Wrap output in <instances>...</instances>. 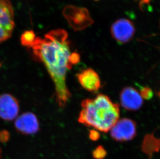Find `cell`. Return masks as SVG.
I'll return each instance as SVG.
<instances>
[{
	"label": "cell",
	"mask_w": 160,
	"mask_h": 159,
	"mask_svg": "<svg viewBox=\"0 0 160 159\" xmlns=\"http://www.w3.org/2000/svg\"><path fill=\"white\" fill-rule=\"evenodd\" d=\"M66 31L57 29L48 32L43 38L36 37L28 47L33 59L46 68L54 83L56 101L61 108L71 97L66 83L67 70L72 67L69 62L72 52Z\"/></svg>",
	"instance_id": "cell-1"
},
{
	"label": "cell",
	"mask_w": 160,
	"mask_h": 159,
	"mask_svg": "<svg viewBox=\"0 0 160 159\" xmlns=\"http://www.w3.org/2000/svg\"><path fill=\"white\" fill-rule=\"evenodd\" d=\"M81 106L79 123L101 132H108L119 118V105L104 94H98L93 99H85Z\"/></svg>",
	"instance_id": "cell-2"
},
{
	"label": "cell",
	"mask_w": 160,
	"mask_h": 159,
	"mask_svg": "<svg viewBox=\"0 0 160 159\" xmlns=\"http://www.w3.org/2000/svg\"><path fill=\"white\" fill-rule=\"evenodd\" d=\"M62 14L70 26L75 31L85 30L94 23L89 11L85 8L68 5L64 8Z\"/></svg>",
	"instance_id": "cell-3"
},
{
	"label": "cell",
	"mask_w": 160,
	"mask_h": 159,
	"mask_svg": "<svg viewBox=\"0 0 160 159\" xmlns=\"http://www.w3.org/2000/svg\"><path fill=\"white\" fill-rule=\"evenodd\" d=\"M15 27V17L9 0H0V44L11 37Z\"/></svg>",
	"instance_id": "cell-4"
},
{
	"label": "cell",
	"mask_w": 160,
	"mask_h": 159,
	"mask_svg": "<svg viewBox=\"0 0 160 159\" xmlns=\"http://www.w3.org/2000/svg\"><path fill=\"white\" fill-rule=\"evenodd\" d=\"M136 123L131 119H121L111 129L110 136L117 142H125L133 140L136 137Z\"/></svg>",
	"instance_id": "cell-5"
},
{
	"label": "cell",
	"mask_w": 160,
	"mask_h": 159,
	"mask_svg": "<svg viewBox=\"0 0 160 159\" xmlns=\"http://www.w3.org/2000/svg\"><path fill=\"white\" fill-rule=\"evenodd\" d=\"M113 39L119 44H125L133 39L135 33V26L130 20L121 18L115 21L111 26Z\"/></svg>",
	"instance_id": "cell-6"
},
{
	"label": "cell",
	"mask_w": 160,
	"mask_h": 159,
	"mask_svg": "<svg viewBox=\"0 0 160 159\" xmlns=\"http://www.w3.org/2000/svg\"><path fill=\"white\" fill-rule=\"evenodd\" d=\"M17 99L9 94L0 96V118L6 121H12L17 117L19 112Z\"/></svg>",
	"instance_id": "cell-7"
},
{
	"label": "cell",
	"mask_w": 160,
	"mask_h": 159,
	"mask_svg": "<svg viewBox=\"0 0 160 159\" xmlns=\"http://www.w3.org/2000/svg\"><path fill=\"white\" fill-rule=\"evenodd\" d=\"M120 100L122 107L128 111H136L143 105V100L140 94L134 87L127 86L121 90Z\"/></svg>",
	"instance_id": "cell-8"
},
{
	"label": "cell",
	"mask_w": 160,
	"mask_h": 159,
	"mask_svg": "<svg viewBox=\"0 0 160 159\" xmlns=\"http://www.w3.org/2000/svg\"><path fill=\"white\" fill-rule=\"evenodd\" d=\"M15 127L21 134L32 135L39 131V121L37 116L33 113H24L16 119Z\"/></svg>",
	"instance_id": "cell-9"
},
{
	"label": "cell",
	"mask_w": 160,
	"mask_h": 159,
	"mask_svg": "<svg viewBox=\"0 0 160 159\" xmlns=\"http://www.w3.org/2000/svg\"><path fill=\"white\" fill-rule=\"evenodd\" d=\"M76 75L82 87L88 92L96 93L101 87L100 77L92 68L85 69Z\"/></svg>",
	"instance_id": "cell-10"
},
{
	"label": "cell",
	"mask_w": 160,
	"mask_h": 159,
	"mask_svg": "<svg viewBox=\"0 0 160 159\" xmlns=\"http://www.w3.org/2000/svg\"><path fill=\"white\" fill-rule=\"evenodd\" d=\"M142 150L151 159L153 153L160 151V138H156L153 134H147L143 138Z\"/></svg>",
	"instance_id": "cell-11"
},
{
	"label": "cell",
	"mask_w": 160,
	"mask_h": 159,
	"mask_svg": "<svg viewBox=\"0 0 160 159\" xmlns=\"http://www.w3.org/2000/svg\"><path fill=\"white\" fill-rule=\"evenodd\" d=\"M36 37L33 31H26L21 35L20 38L21 44L24 47H29L33 43Z\"/></svg>",
	"instance_id": "cell-12"
},
{
	"label": "cell",
	"mask_w": 160,
	"mask_h": 159,
	"mask_svg": "<svg viewBox=\"0 0 160 159\" xmlns=\"http://www.w3.org/2000/svg\"><path fill=\"white\" fill-rule=\"evenodd\" d=\"M106 149L103 146L98 145L92 152V157L94 159H104L107 156Z\"/></svg>",
	"instance_id": "cell-13"
},
{
	"label": "cell",
	"mask_w": 160,
	"mask_h": 159,
	"mask_svg": "<svg viewBox=\"0 0 160 159\" xmlns=\"http://www.w3.org/2000/svg\"><path fill=\"white\" fill-rule=\"evenodd\" d=\"M140 95L145 100H150L153 97V93L152 89L148 86H140Z\"/></svg>",
	"instance_id": "cell-14"
},
{
	"label": "cell",
	"mask_w": 160,
	"mask_h": 159,
	"mask_svg": "<svg viewBox=\"0 0 160 159\" xmlns=\"http://www.w3.org/2000/svg\"><path fill=\"white\" fill-rule=\"evenodd\" d=\"M10 138V133L8 131L3 130L0 131V143H7Z\"/></svg>",
	"instance_id": "cell-15"
},
{
	"label": "cell",
	"mask_w": 160,
	"mask_h": 159,
	"mask_svg": "<svg viewBox=\"0 0 160 159\" xmlns=\"http://www.w3.org/2000/svg\"><path fill=\"white\" fill-rule=\"evenodd\" d=\"M80 55L76 52H74L72 53V54L70 55L69 62L72 66L73 65L78 63L80 61Z\"/></svg>",
	"instance_id": "cell-16"
},
{
	"label": "cell",
	"mask_w": 160,
	"mask_h": 159,
	"mask_svg": "<svg viewBox=\"0 0 160 159\" xmlns=\"http://www.w3.org/2000/svg\"><path fill=\"white\" fill-rule=\"evenodd\" d=\"M89 138L92 141H97L100 138V134L95 130H91L89 131Z\"/></svg>",
	"instance_id": "cell-17"
},
{
	"label": "cell",
	"mask_w": 160,
	"mask_h": 159,
	"mask_svg": "<svg viewBox=\"0 0 160 159\" xmlns=\"http://www.w3.org/2000/svg\"><path fill=\"white\" fill-rule=\"evenodd\" d=\"M2 149L0 147V159H2Z\"/></svg>",
	"instance_id": "cell-18"
},
{
	"label": "cell",
	"mask_w": 160,
	"mask_h": 159,
	"mask_svg": "<svg viewBox=\"0 0 160 159\" xmlns=\"http://www.w3.org/2000/svg\"><path fill=\"white\" fill-rule=\"evenodd\" d=\"M1 65H2L1 63V62H0V67H1Z\"/></svg>",
	"instance_id": "cell-19"
},
{
	"label": "cell",
	"mask_w": 160,
	"mask_h": 159,
	"mask_svg": "<svg viewBox=\"0 0 160 159\" xmlns=\"http://www.w3.org/2000/svg\"><path fill=\"white\" fill-rule=\"evenodd\" d=\"M159 97H160V92H159Z\"/></svg>",
	"instance_id": "cell-20"
},
{
	"label": "cell",
	"mask_w": 160,
	"mask_h": 159,
	"mask_svg": "<svg viewBox=\"0 0 160 159\" xmlns=\"http://www.w3.org/2000/svg\"><path fill=\"white\" fill-rule=\"evenodd\" d=\"M94 1H98V0H94Z\"/></svg>",
	"instance_id": "cell-21"
}]
</instances>
